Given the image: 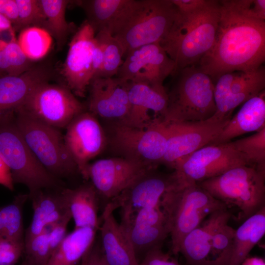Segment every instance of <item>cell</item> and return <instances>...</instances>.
Returning <instances> with one entry per match:
<instances>
[{"mask_svg": "<svg viewBox=\"0 0 265 265\" xmlns=\"http://www.w3.org/2000/svg\"><path fill=\"white\" fill-rule=\"evenodd\" d=\"M175 73V64L159 43L142 46L129 52L115 77L128 82L163 87V82Z\"/></svg>", "mask_w": 265, "mask_h": 265, "instance_id": "14", "label": "cell"}, {"mask_svg": "<svg viewBox=\"0 0 265 265\" xmlns=\"http://www.w3.org/2000/svg\"><path fill=\"white\" fill-rule=\"evenodd\" d=\"M2 76H3L0 73V77Z\"/></svg>", "mask_w": 265, "mask_h": 265, "instance_id": "52", "label": "cell"}, {"mask_svg": "<svg viewBox=\"0 0 265 265\" xmlns=\"http://www.w3.org/2000/svg\"><path fill=\"white\" fill-rule=\"evenodd\" d=\"M28 194L15 196L9 204L0 207V238L24 242L23 209Z\"/></svg>", "mask_w": 265, "mask_h": 265, "instance_id": "32", "label": "cell"}, {"mask_svg": "<svg viewBox=\"0 0 265 265\" xmlns=\"http://www.w3.org/2000/svg\"><path fill=\"white\" fill-rule=\"evenodd\" d=\"M161 246L156 247L147 252L139 265H181L177 260L163 251Z\"/></svg>", "mask_w": 265, "mask_h": 265, "instance_id": "41", "label": "cell"}, {"mask_svg": "<svg viewBox=\"0 0 265 265\" xmlns=\"http://www.w3.org/2000/svg\"><path fill=\"white\" fill-rule=\"evenodd\" d=\"M103 53L102 46L96 38L93 51L92 67L93 79L99 78L103 65Z\"/></svg>", "mask_w": 265, "mask_h": 265, "instance_id": "44", "label": "cell"}, {"mask_svg": "<svg viewBox=\"0 0 265 265\" xmlns=\"http://www.w3.org/2000/svg\"><path fill=\"white\" fill-rule=\"evenodd\" d=\"M178 72V80L168 93V106L162 120L197 122L213 116L216 107L212 78L197 65L186 67Z\"/></svg>", "mask_w": 265, "mask_h": 265, "instance_id": "4", "label": "cell"}, {"mask_svg": "<svg viewBox=\"0 0 265 265\" xmlns=\"http://www.w3.org/2000/svg\"><path fill=\"white\" fill-rule=\"evenodd\" d=\"M14 119V116L0 121V156L14 184L26 186L28 195L41 189L62 187L61 181L50 173L33 154Z\"/></svg>", "mask_w": 265, "mask_h": 265, "instance_id": "7", "label": "cell"}, {"mask_svg": "<svg viewBox=\"0 0 265 265\" xmlns=\"http://www.w3.org/2000/svg\"><path fill=\"white\" fill-rule=\"evenodd\" d=\"M62 192L74 219L75 229L89 227L98 231L101 224L98 215L99 196L92 184L74 188L63 187Z\"/></svg>", "mask_w": 265, "mask_h": 265, "instance_id": "28", "label": "cell"}, {"mask_svg": "<svg viewBox=\"0 0 265 265\" xmlns=\"http://www.w3.org/2000/svg\"><path fill=\"white\" fill-rule=\"evenodd\" d=\"M5 41L0 39V73L3 76H11V71L4 49Z\"/></svg>", "mask_w": 265, "mask_h": 265, "instance_id": "47", "label": "cell"}, {"mask_svg": "<svg viewBox=\"0 0 265 265\" xmlns=\"http://www.w3.org/2000/svg\"><path fill=\"white\" fill-rule=\"evenodd\" d=\"M20 265H29L26 261L24 260Z\"/></svg>", "mask_w": 265, "mask_h": 265, "instance_id": "51", "label": "cell"}, {"mask_svg": "<svg viewBox=\"0 0 265 265\" xmlns=\"http://www.w3.org/2000/svg\"><path fill=\"white\" fill-rule=\"evenodd\" d=\"M241 265H265L264 260L260 257H247Z\"/></svg>", "mask_w": 265, "mask_h": 265, "instance_id": "50", "label": "cell"}, {"mask_svg": "<svg viewBox=\"0 0 265 265\" xmlns=\"http://www.w3.org/2000/svg\"><path fill=\"white\" fill-rule=\"evenodd\" d=\"M70 1L40 0L46 18L45 29L54 38L58 50L65 45L70 31V26L65 17L66 9Z\"/></svg>", "mask_w": 265, "mask_h": 265, "instance_id": "31", "label": "cell"}, {"mask_svg": "<svg viewBox=\"0 0 265 265\" xmlns=\"http://www.w3.org/2000/svg\"><path fill=\"white\" fill-rule=\"evenodd\" d=\"M63 188L41 189L28 195L33 214L26 230L24 242L40 234L69 212L62 194Z\"/></svg>", "mask_w": 265, "mask_h": 265, "instance_id": "26", "label": "cell"}, {"mask_svg": "<svg viewBox=\"0 0 265 265\" xmlns=\"http://www.w3.org/2000/svg\"><path fill=\"white\" fill-rule=\"evenodd\" d=\"M232 142L247 165L265 171V128Z\"/></svg>", "mask_w": 265, "mask_h": 265, "instance_id": "34", "label": "cell"}, {"mask_svg": "<svg viewBox=\"0 0 265 265\" xmlns=\"http://www.w3.org/2000/svg\"><path fill=\"white\" fill-rule=\"evenodd\" d=\"M97 231L89 227L74 229L67 234L46 265H77L94 241Z\"/></svg>", "mask_w": 265, "mask_h": 265, "instance_id": "29", "label": "cell"}, {"mask_svg": "<svg viewBox=\"0 0 265 265\" xmlns=\"http://www.w3.org/2000/svg\"><path fill=\"white\" fill-rule=\"evenodd\" d=\"M219 20V0H206L188 12L177 10L170 30L160 43L174 61L175 73L197 65L209 52L214 43Z\"/></svg>", "mask_w": 265, "mask_h": 265, "instance_id": "2", "label": "cell"}, {"mask_svg": "<svg viewBox=\"0 0 265 265\" xmlns=\"http://www.w3.org/2000/svg\"><path fill=\"white\" fill-rule=\"evenodd\" d=\"M128 95L130 110L124 124L144 128L155 119L163 118L168 102V93L164 86L156 87L143 82H129Z\"/></svg>", "mask_w": 265, "mask_h": 265, "instance_id": "23", "label": "cell"}, {"mask_svg": "<svg viewBox=\"0 0 265 265\" xmlns=\"http://www.w3.org/2000/svg\"><path fill=\"white\" fill-rule=\"evenodd\" d=\"M120 224L126 233L137 259L139 255H145L151 249L162 246L169 235L167 218L160 207L141 209Z\"/></svg>", "mask_w": 265, "mask_h": 265, "instance_id": "21", "label": "cell"}, {"mask_svg": "<svg viewBox=\"0 0 265 265\" xmlns=\"http://www.w3.org/2000/svg\"><path fill=\"white\" fill-rule=\"evenodd\" d=\"M167 138L166 124L162 119L158 118L144 128L115 122L109 142L120 157L149 167H157L162 163Z\"/></svg>", "mask_w": 265, "mask_h": 265, "instance_id": "9", "label": "cell"}, {"mask_svg": "<svg viewBox=\"0 0 265 265\" xmlns=\"http://www.w3.org/2000/svg\"><path fill=\"white\" fill-rule=\"evenodd\" d=\"M231 216L227 209L214 212L184 238L179 253L188 265H229L235 232Z\"/></svg>", "mask_w": 265, "mask_h": 265, "instance_id": "6", "label": "cell"}, {"mask_svg": "<svg viewBox=\"0 0 265 265\" xmlns=\"http://www.w3.org/2000/svg\"><path fill=\"white\" fill-rule=\"evenodd\" d=\"M113 210L106 205L99 228L100 242L108 265H139L124 229L116 220Z\"/></svg>", "mask_w": 265, "mask_h": 265, "instance_id": "25", "label": "cell"}, {"mask_svg": "<svg viewBox=\"0 0 265 265\" xmlns=\"http://www.w3.org/2000/svg\"><path fill=\"white\" fill-rule=\"evenodd\" d=\"M197 183L227 207L238 208L240 219L245 220L265 207V171L254 167L238 166Z\"/></svg>", "mask_w": 265, "mask_h": 265, "instance_id": "5", "label": "cell"}, {"mask_svg": "<svg viewBox=\"0 0 265 265\" xmlns=\"http://www.w3.org/2000/svg\"><path fill=\"white\" fill-rule=\"evenodd\" d=\"M149 167L122 157L98 160L87 168V180L99 196L109 201L114 198Z\"/></svg>", "mask_w": 265, "mask_h": 265, "instance_id": "19", "label": "cell"}, {"mask_svg": "<svg viewBox=\"0 0 265 265\" xmlns=\"http://www.w3.org/2000/svg\"><path fill=\"white\" fill-rule=\"evenodd\" d=\"M265 128V90L250 99L242 105L218 135L210 144L230 141L245 133L258 132Z\"/></svg>", "mask_w": 265, "mask_h": 265, "instance_id": "27", "label": "cell"}, {"mask_svg": "<svg viewBox=\"0 0 265 265\" xmlns=\"http://www.w3.org/2000/svg\"><path fill=\"white\" fill-rule=\"evenodd\" d=\"M24 242L0 238V265H15L24 254Z\"/></svg>", "mask_w": 265, "mask_h": 265, "instance_id": "39", "label": "cell"}, {"mask_svg": "<svg viewBox=\"0 0 265 265\" xmlns=\"http://www.w3.org/2000/svg\"><path fill=\"white\" fill-rule=\"evenodd\" d=\"M14 122L35 157L53 176L60 180L79 173L59 129L19 111Z\"/></svg>", "mask_w": 265, "mask_h": 265, "instance_id": "8", "label": "cell"}, {"mask_svg": "<svg viewBox=\"0 0 265 265\" xmlns=\"http://www.w3.org/2000/svg\"><path fill=\"white\" fill-rule=\"evenodd\" d=\"M103 53V65L99 78L115 77L125 58L123 47L119 40L108 33H96Z\"/></svg>", "mask_w": 265, "mask_h": 265, "instance_id": "35", "label": "cell"}, {"mask_svg": "<svg viewBox=\"0 0 265 265\" xmlns=\"http://www.w3.org/2000/svg\"><path fill=\"white\" fill-rule=\"evenodd\" d=\"M96 32L85 20L73 36L61 74L76 96L84 97L93 79V51Z\"/></svg>", "mask_w": 265, "mask_h": 265, "instance_id": "17", "label": "cell"}, {"mask_svg": "<svg viewBox=\"0 0 265 265\" xmlns=\"http://www.w3.org/2000/svg\"><path fill=\"white\" fill-rule=\"evenodd\" d=\"M177 13L171 0H140L129 22L113 36L122 45L125 57L142 46L160 43L170 30Z\"/></svg>", "mask_w": 265, "mask_h": 265, "instance_id": "10", "label": "cell"}, {"mask_svg": "<svg viewBox=\"0 0 265 265\" xmlns=\"http://www.w3.org/2000/svg\"><path fill=\"white\" fill-rule=\"evenodd\" d=\"M80 265H108L101 242L95 239L81 260Z\"/></svg>", "mask_w": 265, "mask_h": 265, "instance_id": "42", "label": "cell"}, {"mask_svg": "<svg viewBox=\"0 0 265 265\" xmlns=\"http://www.w3.org/2000/svg\"><path fill=\"white\" fill-rule=\"evenodd\" d=\"M75 2L83 10L85 20L96 33L104 31L115 36L127 24L140 0H82Z\"/></svg>", "mask_w": 265, "mask_h": 265, "instance_id": "22", "label": "cell"}, {"mask_svg": "<svg viewBox=\"0 0 265 265\" xmlns=\"http://www.w3.org/2000/svg\"><path fill=\"white\" fill-rule=\"evenodd\" d=\"M214 45L197 65L213 80L226 73L250 71L265 60V20L251 9L252 0H223Z\"/></svg>", "mask_w": 265, "mask_h": 265, "instance_id": "1", "label": "cell"}, {"mask_svg": "<svg viewBox=\"0 0 265 265\" xmlns=\"http://www.w3.org/2000/svg\"><path fill=\"white\" fill-rule=\"evenodd\" d=\"M4 49L11 68V76H19L34 65L23 52L14 34L10 41H5Z\"/></svg>", "mask_w": 265, "mask_h": 265, "instance_id": "38", "label": "cell"}, {"mask_svg": "<svg viewBox=\"0 0 265 265\" xmlns=\"http://www.w3.org/2000/svg\"><path fill=\"white\" fill-rule=\"evenodd\" d=\"M162 206L169 228L171 250L179 253L184 238L211 214L227 206L212 196L197 183L182 178L164 196Z\"/></svg>", "mask_w": 265, "mask_h": 265, "instance_id": "3", "label": "cell"}, {"mask_svg": "<svg viewBox=\"0 0 265 265\" xmlns=\"http://www.w3.org/2000/svg\"><path fill=\"white\" fill-rule=\"evenodd\" d=\"M8 30H14L12 25L5 17L0 14V33Z\"/></svg>", "mask_w": 265, "mask_h": 265, "instance_id": "49", "label": "cell"}, {"mask_svg": "<svg viewBox=\"0 0 265 265\" xmlns=\"http://www.w3.org/2000/svg\"><path fill=\"white\" fill-rule=\"evenodd\" d=\"M18 11V31L32 26L45 29L46 18L40 0H15Z\"/></svg>", "mask_w": 265, "mask_h": 265, "instance_id": "37", "label": "cell"}, {"mask_svg": "<svg viewBox=\"0 0 265 265\" xmlns=\"http://www.w3.org/2000/svg\"><path fill=\"white\" fill-rule=\"evenodd\" d=\"M72 219L69 212L62 218L47 227L52 254L67 235L68 225Z\"/></svg>", "mask_w": 265, "mask_h": 265, "instance_id": "40", "label": "cell"}, {"mask_svg": "<svg viewBox=\"0 0 265 265\" xmlns=\"http://www.w3.org/2000/svg\"><path fill=\"white\" fill-rule=\"evenodd\" d=\"M206 0H171L177 10L181 12H188L195 10L205 3Z\"/></svg>", "mask_w": 265, "mask_h": 265, "instance_id": "45", "label": "cell"}, {"mask_svg": "<svg viewBox=\"0 0 265 265\" xmlns=\"http://www.w3.org/2000/svg\"><path fill=\"white\" fill-rule=\"evenodd\" d=\"M180 179L176 171L166 174L158 171L157 167L150 168L106 205L113 211L121 209V222L125 221L141 209L158 206L162 208L164 195Z\"/></svg>", "mask_w": 265, "mask_h": 265, "instance_id": "12", "label": "cell"}, {"mask_svg": "<svg viewBox=\"0 0 265 265\" xmlns=\"http://www.w3.org/2000/svg\"><path fill=\"white\" fill-rule=\"evenodd\" d=\"M231 118L214 116L201 121H165L167 146L162 163L175 169L191 154L209 145L221 132Z\"/></svg>", "mask_w": 265, "mask_h": 265, "instance_id": "13", "label": "cell"}, {"mask_svg": "<svg viewBox=\"0 0 265 265\" xmlns=\"http://www.w3.org/2000/svg\"><path fill=\"white\" fill-rule=\"evenodd\" d=\"M128 84L116 77L94 79L88 87V111L104 119L125 123L130 110Z\"/></svg>", "mask_w": 265, "mask_h": 265, "instance_id": "20", "label": "cell"}, {"mask_svg": "<svg viewBox=\"0 0 265 265\" xmlns=\"http://www.w3.org/2000/svg\"><path fill=\"white\" fill-rule=\"evenodd\" d=\"M51 69L45 65H34L19 76L0 77V121L14 116L17 109L39 84L49 82Z\"/></svg>", "mask_w": 265, "mask_h": 265, "instance_id": "24", "label": "cell"}, {"mask_svg": "<svg viewBox=\"0 0 265 265\" xmlns=\"http://www.w3.org/2000/svg\"><path fill=\"white\" fill-rule=\"evenodd\" d=\"M251 9L259 18L265 20V0H252Z\"/></svg>", "mask_w": 265, "mask_h": 265, "instance_id": "48", "label": "cell"}, {"mask_svg": "<svg viewBox=\"0 0 265 265\" xmlns=\"http://www.w3.org/2000/svg\"><path fill=\"white\" fill-rule=\"evenodd\" d=\"M0 14L10 22L14 30L18 31L19 16L15 0H0Z\"/></svg>", "mask_w": 265, "mask_h": 265, "instance_id": "43", "label": "cell"}, {"mask_svg": "<svg viewBox=\"0 0 265 265\" xmlns=\"http://www.w3.org/2000/svg\"><path fill=\"white\" fill-rule=\"evenodd\" d=\"M214 82L216 111L220 119L232 117L238 106L265 90V69L263 65L250 71H234L221 75Z\"/></svg>", "mask_w": 265, "mask_h": 265, "instance_id": "15", "label": "cell"}, {"mask_svg": "<svg viewBox=\"0 0 265 265\" xmlns=\"http://www.w3.org/2000/svg\"><path fill=\"white\" fill-rule=\"evenodd\" d=\"M65 144L78 167L79 173L87 180L89 161L104 150L106 134L97 116L89 111L75 117L66 128Z\"/></svg>", "mask_w": 265, "mask_h": 265, "instance_id": "16", "label": "cell"}, {"mask_svg": "<svg viewBox=\"0 0 265 265\" xmlns=\"http://www.w3.org/2000/svg\"><path fill=\"white\" fill-rule=\"evenodd\" d=\"M265 233V207L248 217L234 234L229 265H241Z\"/></svg>", "mask_w": 265, "mask_h": 265, "instance_id": "30", "label": "cell"}, {"mask_svg": "<svg viewBox=\"0 0 265 265\" xmlns=\"http://www.w3.org/2000/svg\"><path fill=\"white\" fill-rule=\"evenodd\" d=\"M0 185L10 190H14L13 182L10 170L0 156Z\"/></svg>", "mask_w": 265, "mask_h": 265, "instance_id": "46", "label": "cell"}, {"mask_svg": "<svg viewBox=\"0 0 265 265\" xmlns=\"http://www.w3.org/2000/svg\"><path fill=\"white\" fill-rule=\"evenodd\" d=\"M17 41L26 56L33 61L41 59L48 53L52 37L45 29L32 26L21 30Z\"/></svg>", "mask_w": 265, "mask_h": 265, "instance_id": "33", "label": "cell"}, {"mask_svg": "<svg viewBox=\"0 0 265 265\" xmlns=\"http://www.w3.org/2000/svg\"><path fill=\"white\" fill-rule=\"evenodd\" d=\"M25 259L29 265H46L52 254L47 228L24 242Z\"/></svg>", "mask_w": 265, "mask_h": 265, "instance_id": "36", "label": "cell"}, {"mask_svg": "<svg viewBox=\"0 0 265 265\" xmlns=\"http://www.w3.org/2000/svg\"><path fill=\"white\" fill-rule=\"evenodd\" d=\"M84 110L68 87L49 81L37 86L16 111L59 130Z\"/></svg>", "mask_w": 265, "mask_h": 265, "instance_id": "11", "label": "cell"}, {"mask_svg": "<svg viewBox=\"0 0 265 265\" xmlns=\"http://www.w3.org/2000/svg\"><path fill=\"white\" fill-rule=\"evenodd\" d=\"M243 165H247L230 141L203 147L188 156L174 170L186 180L198 183Z\"/></svg>", "mask_w": 265, "mask_h": 265, "instance_id": "18", "label": "cell"}]
</instances>
